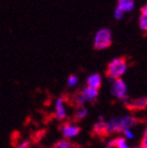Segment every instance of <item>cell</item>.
Wrapping results in <instances>:
<instances>
[{
    "mask_svg": "<svg viewBox=\"0 0 147 148\" xmlns=\"http://www.w3.org/2000/svg\"><path fill=\"white\" fill-rule=\"evenodd\" d=\"M141 145L144 148H147V127H145L144 132H143L142 140H141Z\"/></svg>",
    "mask_w": 147,
    "mask_h": 148,
    "instance_id": "cell-21",
    "label": "cell"
},
{
    "mask_svg": "<svg viewBox=\"0 0 147 148\" xmlns=\"http://www.w3.org/2000/svg\"><path fill=\"white\" fill-rule=\"evenodd\" d=\"M116 7L122 9L124 14L131 12L135 8V0H117Z\"/></svg>",
    "mask_w": 147,
    "mask_h": 148,
    "instance_id": "cell-11",
    "label": "cell"
},
{
    "mask_svg": "<svg viewBox=\"0 0 147 148\" xmlns=\"http://www.w3.org/2000/svg\"><path fill=\"white\" fill-rule=\"evenodd\" d=\"M78 82H79V78L76 75H74V74L69 75V77L67 78V86H69V88H75L78 84Z\"/></svg>",
    "mask_w": 147,
    "mask_h": 148,
    "instance_id": "cell-16",
    "label": "cell"
},
{
    "mask_svg": "<svg viewBox=\"0 0 147 148\" xmlns=\"http://www.w3.org/2000/svg\"><path fill=\"white\" fill-rule=\"evenodd\" d=\"M134 148H144L142 145H139V146H136V147H134Z\"/></svg>",
    "mask_w": 147,
    "mask_h": 148,
    "instance_id": "cell-24",
    "label": "cell"
},
{
    "mask_svg": "<svg viewBox=\"0 0 147 148\" xmlns=\"http://www.w3.org/2000/svg\"><path fill=\"white\" fill-rule=\"evenodd\" d=\"M93 134L99 137H107V129H106L105 120H99L93 125Z\"/></svg>",
    "mask_w": 147,
    "mask_h": 148,
    "instance_id": "cell-10",
    "label": "cell"
},
{
    "mask_svg": "<svg viewBox=\"0 0 147 148\" xmlns=\"http://www.w3.org/2000/svg\"><path fill=\"white\" fill-rule=\"evenodd\" d=\"M106 148H116L115 147V139L108 140L106 142Z\"/></svg>",
    "mask_w": 147,
    "mask_h": 148,
    "instance_id": "cell-22",
    "label": "cell"
},
{
    "mask_svg": "<svg viewBox=\"0 0 147 148\" xmlns=\"http://www.w3.org/2000/svg\"><path fill=\"white\" fill-rule=\"evenodd\" d=\"M102 86V75L100 73H92L87 78V86L99 90Z\"/></svg>",
    "mask_w": 147,
    "mask_h": 148,
    "instance_id": "cell-8",
    "label": "cell"
},
{
    "mask_svg": "<svg viewBox=\"0 0 147 148\" xmlns=\"http://www.w3.org/2000/svg\"><path fill=\"white\" fill-rule=\"evenodd\" d=\"M87 108L84 106H79V107H76L75 111H74V115H73V119L74 121L78 123V121H80L82 120L83 118L87 117Z\"/></svg>",
    "mask_w": 147,
    "mask_h": 148,
    "instance_id": "cell-12",
    "label": "cell"
},
{
    "mask_svg": "<svg viewBox=\"0 0 147 148\" xmlns=\"http://www.w3.org/2000/svg\"><path fill=\"white\" fill-rule=\"evenodd\" d=\"M126 71H128V62L122 57L112 59L108 63L107 69H106L107 76L113 77V78H122Z\"/></svg>",
    "mask_w": 147,
    "mask_h": 148,
    "instance_id": "cell-2",
    "label": "cell"
},
{
    "mask_svg": "<svg viewBox=\"0 0 147 148\" xmlns=\"http://www.w3.org/2000/svg\"><path fill=\"white\" fill-rule=\"evenodd\" d=\"M112 44V32L109 28H101L97 30L93 38V46L95 49L104 51Z\"/></svg>",
    "mask_w": 147,
    "mask_h": 148,
    "instance_id": "cell-1",
    "label": "cell"
},
{
    "mask_svg": "<svg viewBox=\"0 0 147 148\" xmlns=\"http://www.w3.org/2000/svg\"><path fill=\"white\" fill-rule=\"evenodd\" d=\"M115 147L116 148H131V146L128 144L126 140L124 137H118L115 139Z\"/></svg>",
    "mask_w": 147,
    "mask_h": 148,
    "instance_id": "cell-15",
    "label": "cell"
},
{
    "mask_svg": "<svg viewBox=\"0 0 147 148\" xmlns=\"http://www.w3.org/2000/svg\"><path fill=\"white\" fill-rule=\"evenodd\" d=\"M61 133H62L64 139H71L77 136L80 133V127L78 125L71 123H64L61 125Z\"/></svg>",
    "mask_w": 147,
    "mask_h": 148,
    "instance_id": "cell-5",
    "label": "cell"
},
{
    "mask_svg": "<svg viewBox=\"0 0 147 148\" xmlns=\"http://www.w3.org/2000/svg\"><path fill=\"white\" fill-rule=\"evenodd\" d=\"M141 14L147 16V4L146 5H143V6L141 7Z\"/></svg>",
    "mask_w": 147,
    "mask_h": 148,
    "instance_id": "cell-23",
    "label": "cell"
},
{
    "mask_svg": "<svg viewBox=\"0 0 147 148\" xmlns=\"http://www.w3.org/2000/svg\"><path fill=\"white\" fill-rule=\"evenodd\" d=\"M139 28L144 32H147V16L145 14H141L139 16Z\"/></svg>",
    "mask_w": 147,
    "mask_h": 148,
    "instance_id": "cell-17",
    "label": "cell"
},
{
    "mask_svg": "<svg viewBox=\"0 0 147 148\" xmlns=\"http://www.w3.org/2000/svg\"><path fill=\"white\" fill-rule=\"evenodd\" d=\"M31 144H32L31 140H29V139H26V140H23V141H21L20 143L16 144L14 148H30Z\"/></svg>",
    "mask_w": 147,
    "mask_h": 148,
    "instance_id": "cell-19",
    "label": "cell"
},
{
    "mask_svg": "<svg viewBox=\"0 0 147 148\" xmlns=\"http://www.w3.org/2000/svg\"><path fill=\"white\" fill-rule=\"evenodd\" d=\"M139 120L136 117L131 115H126L124 117L120 118V132H124L126 130L132 129L136 125H138Z\"/></svg>",
    "mask_w": 147,
    "mask_h": 148,
    "instance_id": "cell-7",
    "label": "cell"
},
{
    "mask_svg": "<svg viewBox=\"0 0 147 148\" xmlns=\"http://www.w3.org/2000/svg\"><path fill=\"white\" fill-rule=\"evenodd\" d=\"M55 117L58 120H64L67 116V111L65 108V99L63 97L58 98L55 102Z\"/></svg>",
    "mask_w": 147,
    "mask_h": 148,
    "instance_id": "cell-6",
    "label": "cell"
},
{
    "mask_svg": "<svg viewBox=\"0 0 147 148\" xmlns=\"http://www.w3.org/2000/svg\"><path fill=\"white\" fill-rule=\"evenodd\" d=\"M81 92H82L87 102H89V103H95L98 99V96H99V90L90 88V86H84Z\"/></svg>",
    "mask_w": 147,
    "mask_h": 148,
    "instance_id": "cell-9",
    "label": "cell"
},
{
    "mask_svg": "<svg viewBox=\"0 0 147 148\" xmlns=\"http://www.w3.org/2000/svg\"><path fill=\"white\" fill-rule=\"evenodd\" d=\"M53 148H73V144L67 139H62V140L56 142Z\"/></svg>",
    "mask_w": 147,
    "mask_h": 148,
    "instance_id": "cell-13",
    "label": "cell"
},
{
    "mask_svg": "<svg viewBox=\"0 0 147 148\" xmlns=\"http://www.w3.org/2000/svg\"><path fill=\"white\" fill-rule=\"evenodd\" d=\"M110 92L113 98L124 100L128 97V86L122 78H116L110 86Z\"/></svg>",
    "mask_w": 147,
    "mask_h": 148,
    "instance_id": "cell-3",
    "label": "cell"
},
{
    "mask_svg": "<svg viewBox=\"0 0 147 148\" xmlns=\"http://www.w3.org/2000/svg\"><path fill=\"white\" fill-rule=\"evenodd\" d=\"M124 104L126 108H128L131 111L143 110V109L147 108V97L135 98V99L126 97L124 100Z\"/></svg>",
    "mask_w": 147,
    "mask_h": 148,
    "instance_id": "cell-4",
    "label": "cell"
},
{
    "mask_svg": "<svg viewBox=\"0 0 147 148\" xmlns=\"http://www.w3.org/2000/svg\"><path fill=\"white\" fill-rule=\"evenodd\" d=\"M124 138L126 139H129V140H132V139L135 138V134H134V132L132 131V129H129V130H126V131H124Z\"/></svg>",
    "mask_w": 147,
    "mask_h": 148,
    "instance_id": "cell-20",
    "label": "cell"
},
{
    "mask_svg": "<svg viewBox=\"0 0 147 148\" xmlns=\"http://www.w3.org/2000/svg\"><path fill=\"white\" fill-rule=\"evenodd\" d=\"M124 12H122V9H120L118 7H115L114 8V12H113V16H114L115 20H117V21H120V20H122L124 16Z\"/></svg>",
    "mask_w": 147,
    "mask_h": 148,
    "instance_id": "cell-18",
    "label": "cell"
},
{
    "mask_svg": "<svg viewBox=\"0 0 147 148\" xmlns=\"http://www.w3.org/2000/svg\"><path fill=\"white\" fill-rule=\"evenodd\" d=\"M73 99H74V104L76 105V107L84 106V104L87 103V100H85V98L83 97L82 92H76Z\"/></svg>",
    "mask_w": 147,
    "mask_h": 148,
    "instance_id": "cell-14",
    "label": "cell"
}]
</instances>
